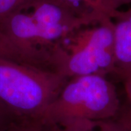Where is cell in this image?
Returning <instances> with one entry per match:
<instances>
[{
    "label": "cell",
    "mask_w": 131,
    "mask_h": 131,
    "mask_svg": "<svg viewBox=\"0 0 131 131\" xmlns=\"http://www.w3.org/2000/svg\"><path fill=\"white\" fill-rule=\"evenodd\" d=\"M122 104L117 88L105 76L77 77L67 81L46 108L41 124L90 126L114 119Z\"/></svg>",
    "instance_id": "1"
},
{
    "label": "cell",
    "mask_w": 131,
    "mask_h": 131,
    "mask_svg": "<svg viewBox=\"0 0 131 131\" xmlns=\"http://www.w3.org/2000/svg\"><path fill=\"white\" fill-rule=\"evenodd\" d=\"M69 80L55 71L0 58V103L26 122L41 123Z\"/></svg>",
    "instance_id": "2"
},
{
    "label": "cell",
    "mask_w": 131,
    "mask_h": 131,
    "mask_svg": "<svg viewBox=\"0 0 131 131\" xmlns=\"http://www.w3.org/2000/svg\"><path fill=\"white\" fill-rule=\"evenodd\" d=\"M50 54L52 69L68 79L117 74L113 20L77 30L52 47Z\"/></svg>",
    "instance_id": "3"
},
{
    "label": "cell",
    "mask_w": 131,
    "mask_h": 131,
    "mask_svg": "<svg viewBox=\"0 0 131 131\" xmlns=\"http://www.w3.org/2000/svg\"><path fill=\"white\" fill-rule=\"evenodd\" d=\"M95 24L79 18L58 0H40L28 9L9 16L0 31L20 47L30 51L50 49L80 28Z\"/></svg>",
    "instance_id": "4"
},
{
    "label": "cell",
    "mask_w": 131,
    "mask_h": 131,
    "mask_svg": "<svg viewBox=\"0 0 131 131\" xmlns=\"http://www.w3.org/2000/svg\"><path fill=\"white\" fill-rule=\"evenodd\" d=\"M114 42L117 74L119 77L131 71V7L117 9L113 15Z\"/></svg>",
    "instance_id": "5"
},
{
    "label": "cell",
    "mask_w": 131,
    "mask_h": 131,
    "mask_svg": "<svg viewBox=\"0 0 131 131\" xmlns=\"http://www.w3.org/2000/svg\"><path fill=\"white\" fill-rule=\"evenodd\" d=\"M0 58L52 70L50 50L43 49L39 51H30L24 49L12 41L1 31Z\"/></svg>",
    "instance_id": "6"
},
{
    "label": "cell",
    "mask_w": 131,
    "mask_h": 131,
    "mask_svg": "<svg viewBox=\"0 0 131 131\" xmlns=\"http://www.w3.org/2000/svg\"><path fill=\"white\" fill-rule=\"evenodd\" d=\"M71 13L82 18L91 20L98 24L112 18V13L108 9L104 0H58Z\"/></svg>",
    "instance_id": "7"
},
{
    "label": "cell",
    "mask_w": 131,
    "mask_h": 131,
    "mask_svg": "<svg viewBox=\"0 0 131 131\" xmlns=\"http://www.w3.org/2000/svg\"><path fill=\"white\" fill-rule=\"evenodd\" d=\"M40 0H0V24L14 13L29 9Z\"/></svg>",
    "instance_id": "8"
},
{
    "label": "cell",
    "mask_w": 131,
    "mask_h": 131,
    "mask_svg": "<svg viewBox=\"0 0 131 131\" xmlns=\"http://www.w3.org/2000/svg\"><path fill=\"white\" fill-rule=\"evenodd\" d=\"M95 125L63 127L53 124H41V127L42 131H93ZM99 127L101 131H119L114 119L101 122Z\"/></svg>",
    "instance_id": "9"
},
{
    "label": "cell",
    "mask_w": 131,
    "mask_h": 131,
    "mask_svg": "<svg viewBox=\"0 0 131 131\" xmlns=\"http://www.w3.org/2000/svg\"><path fill=\"white\" fill-rule=\"evenodd\" d=\"M26 122L20 119L2 103H0V131H12L19 125Z\"/></svg>",
    "instance_id": "10"
},
{
    "label": "cell",
    "mask_w": 131,
    "mask_h": 131,
    "mask_svg": "<svg viewBox=\"0 0 131 131\" xmlns=\"http://www.w3.org/2000/svg\"><path fill=\"white\" fill-rule=\"evenodd\" d=\"M119 131H131V106L125 103L122 105L117 116L114 119Z\"/></svg>",
    "instance_id": "11"
},
{
    "label": "cell",
    "mask_w": 131,
    "mask_h": 131,
    "mask_svg": "<svg viewBox=\"0 0 131 131\" xmlns=\"http://www.w3.org/2000/svg\"><path fill=\"white\" fill-rule=\"evenodd\" d=\"M104 2L106 5L108 9H109L114 15V12L117 9H119V7H121L122 6L130 5L131 0H104Z\"/></svg>",
    "instance_id": "12"
},
{
    "label": "cell",
    "mask_w": 131,
    "mask_h": 131,
    "mask_svg": "<svg viewBox=\"0 0 131 131\" xmlns=\"http://www.w3.org/2000/svg\"><path fill=\"white\" fill-rule=\"evenodd\" d=\"M122 79L126 94V103L131 106V71L120 77Z\"/></svg>",
    "instance_id": "13"
}]
</instances>
